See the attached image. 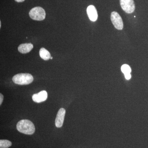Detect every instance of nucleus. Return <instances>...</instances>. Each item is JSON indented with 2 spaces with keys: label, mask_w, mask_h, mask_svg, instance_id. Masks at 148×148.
Returning <instances> with one entry per match:
<instances>
[{
  "label": "nucleus",
  "mask_w": 148,
  "mask_h": 148,
  "mask_svg": "<svg viewBox=\"0 0 148 148\" xmlns=\"http://www.w3.org/2000/svg\"><path fill=\"white\" fill-rule=\"evenodd\" d=\"M16 129L21 133L26 135H32L34 133L35 127L32 121L27 119H23L17 123Z\"/></svg>",
  "instance_id": "1"
},
{
  "label": "nucleus",
  "mask_w": 148,
  "mask_h": 148,
  "mask_svg": "<svg viewBox=\"0 0 148 148\" xmlns=\"http://www.w3.org/2000/svg\"><path fill=\"white\" fill-rule=\"evenodd\" d=\"M12 81L14 83L18 85H27L32 83L34 81V77L29 73H19L15 75L12 77Z\"/></svg>",
  "instance_id": "2"
},
{
  "label": "nucleus",
  "mask_w": 148,
  "mask_h": 148,
  "mask_svg": "<svg viewBox=\"0 0 148 148\" xmlns=\"http://www.w3.org/2000/svg\"><path fill=\"white\" fill-rule=\"evenodd\" d=\"M30 17L33 20L42 21L45 18V11L40 7H36L32 9L29 13Z\"/></svg>",
  "instance_id": "3"
},
{
  "label": "nucleus",
  "mask_w": 148,
  "mask_h": 148,
  "mask_svg": "<svg viewBox=\"0 0 148 148\" xmlns=\"http://www.w3.org/2000/svg\"><path fill=\"white\" fill-rule=\"evenodd\" d=\"M111 20L112 23L117 29L122 30L123 27V21L120 15L116 12H113L111 14Z\"/></svg>",
  "instance_id": "4"
},
{
  "label": "nucleus",
  "mask_w": 148,
  "mask_h": 148,
  "mask_svg": "<svg viewBox=\"0 0 148 148\" xmlns=\"http://www.w3.org/2000/svg\"><path fill=\"white\" fill-rule=\"evenodd\" d=\"M121 6L122 9L128 14L134 12L135 5L133 0H120Z\"/></svg>",
  "instance_id": "5"
},
{
  "label": "nucleus",
  "mask_w": 148,
  "mask_h": 148,
  "mask_svg": "<svg viewBox=\"0 0 148 148\" xmlns=\"http://www.w3.org/2000/svg\"><path fill=\"white\" fill-rule=\"evenodd\" d=\"M65 114L66 110L63 108L60 109L58 111L55 119V125L56 127L59 128L62 127L64 123Z\"/></svg>",
  "instance_id": "6"
},
{
  "label": "nucleus",
  "mask_w": 148,
  "mask_h": 148,
  "mask_svg": "<svg viewBox=\"0 0 148 148\" xmlns=\"http://www.w3.org/2000/svg\"><path fill=\"white\" fill-rule=\"evenodd\" d=\"M47 93L45 90H42L38 93L34 94L32 96V99L34 102L37 103H40L44 102L47 98Z\"/></svg>",
  "instance_id": "7"
},
{
  "label": "nucleus",
  "mask_w": 148,
  "mask_h": 148,
  "mask_svg": "<svg viewBox=\"0 0 148 148\" xmlns=\"http://www.w3.org/2000/svg\"><path fill=\"white\" fill-rule=\"evenodd\" d=\"M86 11L88 15L90 21H96L98 18V15L95 7L92 5L88 6Z\"/></svg>",
  "instance_id": "8"
},
{
  "label": "nucleus",
  "mask_w": 148,
  "mask_h": 148,
  "mask_svg": "<svg viewBox=\"0 0 148 148\" xmlns=\"http://www.w3.org/2000/svg\"><path fill=\"white\" fill-rule=\"evenodd\" d=\"M34 46L32 43H24L19 45L18 47V50L20 53H29L33 49Z\"/></svg>",
  "instance_id": "9"
},
{
  "label": "nucleus",
  "mask_w": 148,
  "mask_h": 148,
  "mask_svg": "<svg viewBox=\"0 0 148 148\" xmlns=\"http://www.w3.org/2000/svg\"><path fill=\"white\" fill-rule=\"evenodd\" d=\"M39 54L41 58L45 61L49 60L51 57L49 51H48L44 48H42L40 49L39 51Z\"/></svg>",
  "instance_id": "10"
},
{
  "label": "nucleus",
  "mask_w": 148,
  "mask_h": 148,
  "mask_svg": "<svg viewBox=\"0 0 148 148\" xmlns=\"http://www.w3.org/2000/svg\"><path fill=\"white\" fill-rule=\"evenodd\" d=\"M12 143L10 141L6 140H0V148H8L11 147Z\"/></svg>",
  "instance_id": "11"
},
{
  "label": "nucleus",
  "mask_w": 148,
  "mask_h": 148,
  "mask_svg": "<svg viewBox=\"0 0 148 148\" xmlns=\"http://www.w3.org/2000/svg\"><path fill=\"white\" fill-rule=\"evenodd\" d=\"M121 71L124 73V75L130 73L131 72V69L130 67L127 64H124L121 67Z\"/></svg>",
  "instance_id": "12"
},
{
  "label": "nucleus",
  "mask_w": 148,
  "mask_h": 148,
  "mask_svg": "<svg viewBox=\"0 0 148 148\" xmlns=\"http://www.w3.org/2000/svg\"><path fill=\"white\" fill-rule=\"evenodd\" d=\"M125 79L127 80H129L131 78V75L130 73L127 74L125 75Z\"/></svg>",
  "instance_id": "13"
},
{
  "label": "nucleus",
  "mask_w": 148,
  "mask_h": 148,
  "mask_svg": "<svg viewBox=\"0 0 148 148\" xmlns=\"http://www.w3.org/2000/svg\"><path fill=\"white\" fill-rule=\"evenodd\" d=\"M3 95L1 93L0 94V105H1L3 103Z\"/></svg>",
  "instance_id": "14"
},
{
  "label": "nucleus",
  "mask_w": 148,
  "mask_h": 148,
  "mask_svg": "<svg viewBox=\"0 0 148 148\" xmlns=\"http://www.w3.org/2000/svg\"><path fill=\"white\" fill-rule=\"evenodd\" d=\"M15 1L17 2L18 3L23 2L25 0H14Z\"/></svg>",
  "instance_id": "15"
},
{
  "label": "nucleus",
  "mask_w": 148,
  "mask_h": 148,
  "mask_svg": "<svg viewBox=\"0 0 148 148\" xmlns=\"http://www.w3.org/2000/svg\"><path fill=\"white\" fill-rule=\"evenodd\" d=\"M50 59H53V57H51Z\"/></svg>",
  "instance_id": "16"
},
{
  "label": "nucleus",
  "mask_w": 148,
  "mask_h": 148,
  "mask_svg": "<svg viewBox=\"0 0 148 148\" xmlns=\"http://www.w3.org/2000/svg\"><path fill=\"white\" fill-rule=\"evenodd\" d=\"M0 27H1V22L0 21Z\"/></svg>",
  "instance_id": "17"
}]
</instances>
